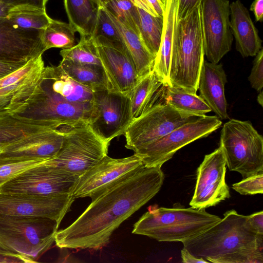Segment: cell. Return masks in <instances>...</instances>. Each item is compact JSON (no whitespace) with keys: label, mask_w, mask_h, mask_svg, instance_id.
I'll use <instances>...</instances> for the list:
<instances>
[{"label":"cell","mask_w":263,"mask_h":263,"mask_svg":"<svg viewBox=\"0 0 263 263\" xmlns=\"http://www.w3.org/2000/svg\"><path fill=\"white\" fill-rule=\"evenodd\" d=\"M164 179L161 167L144 165L121 176L91 196L90 204L78 218L57 232V246L102 249L120 224L159 192Z\"/></svg>","instance_id":"6da1fadb"},{"label":"cell","mask_w":263,"mask_h":263,"mask_svg":"<svg viewBox=\"0 0 263 263\" xmlns=\"http://www.w3.org/2000/svg\"><path fill=\"white\" fill-rule=\"evenodd\" d=\"M198 236L182 242L192 254L213 263H263V235L235 210Z\"/></svg>","instance_id":"7a4b0ae2"},{"label":"cell","mask_w":263,"mask_h":263,"mask_svg":"<svg viewBox=\"0 0 263 263\" xmlns=\"http://www.w3.org/2000/svg\"><path fill=\"white\" fill-rule=\"evenodd\" d=\"M201 4L175 25L169 72L171 87L196 93L204 61Z\"/></svg>","instance_id":"3957f363"},{"label":"cell","mask_w":263,"mask_h":263,"mask_svg":"<svg viewBox=\"0 0 263 263\" xmlns=\"http://www.w3.org/2000/svg\"><path fill=\"white\" fill-rule=\"evenodd\" d=\"M205 209L174 206L151 209L134 224L132 233L159 241H183L192 239L220 220Z\"/></svg>","instance_id":"277c9868"},{"label":"cell","mask_w":263,"mask_h":263,"mask_svg":"<svg viewBox=\"0 0 263 263\" xmlns=\"http://www.w3.org/2000/svg\"><path fill=\"white\" fill-rule=\"evenodd\" d=\"M60 224L53 219L0 214V246L35 258L54 242Z\"/></svg>","instance_id":"5b68a950"},{"label":"cell","mask_w":263,"mask_h":263,"mask_svg":"<svg viewBox=\"0 0 263 263\" xmlns=\"http://www.w3.org/2000/svg\"><path fill=\"white\" fill-rule=\"evenodd\" d=\"M219 146L230 171L243 178L263 172V137L250 121L231 119L224 123Z\"/></svg>","instance_id":"8992f818"},{"label":"cell","mask_w":263,"mask_h":263,"mask_svg":"<svg viewBox=\"0 0 263 263\" xmlns=\"http://www.w3.org/2000/svg\"><path fill=\"white\" fill-rule=\"evenodd\" d=\"M63 145L53 158L43 164L57 167L79 177L107 155L110 141L98 135L89 124L65 126Z\"/></svg>","instance_id":"52a82bcc"},{"label":"cell","mask_w":263,"mask_h":263,"mask_svg":"<svg viewBox=\"0 0 263 263\" xmlns=\"http://www.w3.org/2000/svg\"><path fill=\"white\" fill-rule=\"evenodd\" d=\"M200 117L176 110L159 99L157 93L148 107L132 121L125 130V146L135 152Z\"/></svg>","instance_id":"ba28073f"},{"label":"cell","mask_w":263,"mask_h":263,"mask_svg":"<svg viewBox=\"0 0 263 263\" xmlns=\"http://www.w3.org/2000/svg\"><path fill=\"white\" fill-rule=\"evenodd\" d=\"M222 125L216 116H203L186 123L161 138L135 152L147 167H159L177 151L199 139L206 137Z\"/></svg>","instance_id":"9c48e42d"},{"label":"cell","mask_w":263,"mask_h":263,"mask_svg":"<svg viewBox=\"0 0 263 263\" xmlns=\"http://www.w3.org/2000/svg\"><path fill=\"white\" fill-rule=\"evenodd\" d=\"M79 177L42 163L23 171L2 185L0 193L42 196L72 195Z\"/></svg>","instance_id":"30bf717a"},{"label":"cell","mask_w":263,"mask_h":263,"mask_svg":"<svg viewBox=\"0 0 263 263\" xmlns=\"http://www.w3.org/2000/svg\"><path fill=\"white\" fill-rule=\"evenodd\" d=\"M133 120L129 96L107 89L93 92V111L89 124L101 138L110 142L124 135Z\"/></svg>","instance_id":"8fae6325"},{"label":"cell","mask_w":263,"mask_h":263,"mask_svg":"<svg viewBox=\"0 0 263 263\" xmlns=\"http://www.w3.org/2000/svg\"><path fill=\"white\" fill-rule=\"evenodd\" d=\"M229 0H202L201 9L204 55L218 63L231 49L233 36L230 28Z\"/></svg>","instance_id":"7c38bea8"},{"label":"cell","mask_w":263,"mask_h":263,"mask_svg":"<svg viewBox=\"0 0 263 263\" xmlns=\"http://www.w3.org/2000/svg\"><path fill=\"white\" fill-rule=\"evenodd\" d=\"M92 111L93 102H69L41 86V91L34 103L21 115L44 121L52 127L59 128L89 124Z\"/></svg>","instance_id":"4fadbf2b"},{"label":"cell","mask_w":263,"mask_h":263,"mask_svg":"<svg viewBox=\"0 0 263 263\" xmlns=\"http://www.w3.org/2000/svg\"><path fill=\"white\" fill-rule=\"evenodd\" d=\"M226 162L219 146L205 155L197 170L194 195L190 202L194 209H206L230 197L226 183Z\"/></svg>","instance_id":"5bb4252c"},{"label":"cell","mask_w":263,"mask_h":263,"mask_svg":"<svg viewBox=\"0 0 263 263\" xmlns=\"http://www.w3.org/2000/svg\"><path fill=\"white\" fill-rule=\"evenodd\" d=\"M93 39L110 90L129 96L141 78L126 47L103 37Z\"/></svg>","instance_id":"9a60e30c"},{"label":"cell","mask_w":263,"mask_h":263,"mask_svg":"<svg viewBox=\"0 0 263 263\" xmlns=\"http://www.w3.org/2000/svg\"><path fill=\"white\" fill-rule=\"evenodd\" d=\"M74 200L71 194L42 196L0 193V214L48 218L60 225Z\"/></svg>","instance_id":"2e32d148"},{"label":"cell","mask_w":263,"mask_h":263,"mask_svg":"<svg viewBox=\"0 0 263 263\" xmlns=\"http://www.w3.org/2000/svg\"><path fill=\"white\" fill-rule=\"evenodd\" d=\"M143 164L136 154L123 158H112L107 155L80 176L72 196L74 199L91 197L128 172Z\"/></svg>","instance_id":"e0dca14e"},{"label":"cell","mask_w":263,"mask_h":263,"mask_svg":"<svg viewBox=\"0 0 263 263\" xmlns=\"http://www.w3.org/2000/svg\"><path fill=\"white\" fill-rule=\"evenodd\" d=\"M41 30L24 29L0 17V61L25 64L45 51Z\"/></svg>","instance_id":"ac0fdd59"},{"label":"cell","mask_w":263,"mask_h":263,"mask_svg":"<svg viewBox=\"0 0 263 263\" xmlns=\"http://www.w3.org/2000/svg\"><path fill=\"white\" fill-rule=\"evenodd\" d=\"M45 67L42 59L29 72L0 88V117L21 115L34 103L41 91Z\"/></svg>","instance_id":"d6986e66"},{"label":"cell","mask_w":263,"mask_h":263,"mask_svg":"<svg viewBox=\"0 0 263 263\" xmlns=\"http://www.w3.org/2000/svg\"><path fill=\"white\" fill-rule=\"evenodd\" d=\"M65 126L45 129L16 140L6 145L0 155L50 159L63 145Z\"/></svg>","instance_id":"ffe728a7"},{"label":"cell","mask_w":263,"mask_h":263,"mask_svg":"<svg viewBox=\"0 0 263 263\" xmlns=\"http://www.w3.org/2000/svg\"><path fill=\"white\" fill-rule=\"evenodd\" d=\"M227 82L222 64L204 60L198 81L199 96L220 120L229 118L224 95Z\"/></svg>","instance_id":"44dd1931"},{"label":"cell","mask_w":263,"mask_h":263,"mask_svg":"<svg viewBox=\"0 0 263 263\" xmlns=\"http://www.w3.org/2000/svg\"><path fill=\"white\" fill-rule=\"evenodd\" d=\"M230 28L236 50L242 57H254L262 48V40L248 9L240 0L230 5Z\"/></svg>","instance_id":"7402d4cb"},{"label":"cell","mask_w":263,"mask_h":263,"mask_svg":"<svg viewBox=\"0 0 263 263\" xmlns=\"http://www.w3.org/2000/svg\"><path fill=\"white\" fill-rule=\"evenodd\" d=\"M41 86L69 102L80 104L93 102L94 91L74 80L59 65L45 67Z\"/></svg>","instance_id":"603a6c76"},{"label":"cell","mask_w":263,"mask_h":263,"mask_svg":"<svg viewBox=\"0 0 263 263\" xmlns=\"http://www.w3.org/2000/svg\"><path fill=\"white\" fill-rule=\"evenodd\" d=\"M164 4L161 43L153 70L164 86H170V66L174 29L178 20V0H166Z\"/></svg>","instance_id":"cb8c5ba5"},{"label":"cell","mask_w":263,"mask_h":263,"mask_svg":"<svg viewBox=\"0 0 263 263\" xmlns=\"http://www.w3.org/2000/svg\"><path fill=\"white\" fill-rule=\"evenodd\" d=\"M105 9L120 34L135 65L138 74L141 78L153 70L155 58L147 49L139 34L105 7Z\"/></svg>","instance_id":"d4e9b609"},{"label":"cell","mask_w":263,"mask_h":263,"mask_svg":"<svg viewBox=\"0 0 263 263\" xmlns=\"http://www.w3.org/2000/svg\"><path fill=\"white\" fill-rule=\"evenodd\" d=\"M69 23L81 36L92 37L99 6L96 0H64Z\"/></svg>","instance_id":"484cf974"},{"label":"cell","mask_w":263,"mask_h":263,"mask_svg":"<svg viewBox=\"0 0 263 263\" xmlns=\"http://www.w3.org/2000/svg\"><path fill=\"white\" fill-rule=\"evenodd\" d=\"M50 128L47 122L19 115L0 117V144H8L22 137Z\"/></svg>","instance_id":"4316f807"},{"label":"cell","mask_w":263,"mask_h":263,"mask_svg":"<svg viewBox=\"0 0 263 263\" xmlns=\"http://www.w3.org/2000/svg\"><path fill=\"white\" fill-rule=\"evenodd\" d=\"M59 65L74 80L93 91L110 90L108 79L101 66L79 64L63 60Z\"/></svg>","instance_id":"83f0119b"},{"label":"cell","mask_w":263,"mask_h":263,"mask_svg":"<svg viewBox=\"0 0 263 263\" xmlns=\"http://www.w3.org/2000/svg\"><path fill=\"white\" fill-rule=\"evenodd\" d=\"M160 96L161 100L177 110L189 114L203 116L211 111L210 107L196 93L187 92L182 89L165 86Z\"/></svg>","instance_id":"f1b7e54d"},{"label":"cell","mask_w":263,"mask_h":263,"mask_svg":"<svg viewBox=\"0 0 263 263\" xmlns=\"http://www.w3.org/2000/svg\"><path fill=\"white\" fill-rule=\"evenodd\" d=\"M163 85L153 70L141 78L129 95L133 120L148 107Z\"/></svg>","instance_id":"f546056e"},{"label":"cell","mask_w":263,"mask_h":263,"mask_svg":"<svg viewBox=\"0 0 263 263\" xmlns=\"http://www.w3.org/2000/svg\"><path fill=\"white\" fill-rule=\"evenodd\" d=\"M76 29L69 24L51 19L45 29L41 30L40 37L46 51L52 48L68 49L75 45Z\"/></svg>","instance_id":"4dcf8cb0"},{"label":"cell","mask_w":263,"mask_h":263,"mask_svg":"<svg viewBox=\"0 0 263 263\" xmlns=\"http://www.w3.org/2000/svg\"><path fill=\"white\" fill-rule=\"evenodd\" d=\"M6 17L21 28L37 30L45 29L52 19L46 9L31 6L12 7Z\"/></svg>","instance_id":"1f68e13d"},{"label":"cell","mask_w":263,"mask_h":263,"mask_svg":"<svg viewBox=\"0 0 263 263\" xmlns=\"http://www.w3.org/2000/svg\"><path fill=\"white\" fill-rule=\"evenodd\" d=\"M137 9L140 36L147 49L155 58L161 43L163 17L153 16L138 7Z\"/></svg>","instance_id":"d6a6232c"},{"label":"cell","mask_w":263,"mask_h":263,"mask_svg":"<svg viewBox=\"0 0 263 263\" xmlns=\"http://www.w3.org/2000/svg\"><path fill=\"white\" fill-rule=\"evenodd\" d=\"M60 53L63 60L79 64L102 66L92 37L81 36L77 45L62 49Z\"/></svg>","instance_id":"836d02e7"},{"label":"cell","mask_w":263,"mask_h":263,"mask_svg":"<svg viewBox=\"0 0 263 263\" xmlns=\"http://www.w3.org/2000/svg\"><path fill=\"white\" fill-rule=\"evenodd\" d=\"M47 160L36 158L0 155V186L23 171Z\"/></svg>","instance_id":"e575fe53"},{"label":"cell","mask_w":263,"mask_h":263,"mask_svg":"<svg viewBox=\"0 0 263 263\" xmlns=\"http://www.w3.org/2000/svg\"><path fill=\"white\" fill-rule=\"evenodd\" d=\"M105 7L140 34L138 30L139 17L137 7L130 1L111 0Z\"/></svg>","instance_id":"d590c367"},{"label":"cell","mask_w":263,"mask_h":263,"mask_svg":"<svg viewBox=\"0 0 263 263\" xmlns=\"http://www.w3.org/2000/svg\"><path fill=\"white\" fill-rule=\"evenodd\" d=\"M99 36L124 44L120 34L108 17L105 7H103L99 8L96 26L92 37Z\"/></svg>","instance_id":"8d00e7d4"},{"label":"cell","mask_w":263,"mask_h":263,"mask_svg":"<svg viewBox=\"0 0 263 263\" xmlns=\"http://www.w3.org/2000/svg\"><path fill=\"white\" fill-rule=\"evenodd\" d=\"M232 188L241 195H255L263 193V172L243 178L233 184Z\"/></svg>","instance_id":"74e56055"},{"label":"cell","mask_w":263,"mask_h":263,"mask_svg":"<svg viewBox=\"0 0 263 263\" xmlns=\"http://www.w3.org/2000/svg\"><path fill=\"white\" fill-rule=\"evenodd\" d=\"M251 87L259 92L263 87V49L255 55L251 73L248 78Z\"/></svg>","instance_id":"f35d334b"},{"label":"cell","mask_w":263,"mask_h":263,"mask_svg":"<svg viewBox=\"0 0 263 263\" xmlns=\"http://www.w3.org/2000/svg\"><path fill=\"white\" fill-rule=\"evenodd\" d=\"M34 258L11 252L0 246V262H35Z\"/></svg>","instance_id":"ab89813d"},{"label":"cell","mask_w":263,"mask_h":263,"mask_svg":"<svg viewBox=\"0 0 263 263\" xmlns=\"http://www.w3.org/2000/svg\"><path fill=\"white\" fill-rule=\"evenodd\" d=\"M202 0H178L177 18L185 17L197 6L201 4Z\"/></svg>","instance_id":"60d3db41"},{"label":"cell","mask_w":263,"mask_h":263,"mask_svg":"<svg viewBox=\"0 0 263 263\" xmlns=\"http://www.w3.org/2000/svg\"><path fill=\"white\" fill-rule=\"evenodd\" d=\"M11 8L18 6H31L46 9L48 0H1Z\"/></svg>","instance_id":"b9f144b4"},{"label":"cell","mask_w":263,"mask_h":263,"mask_svg":"<svg viewBox=\"0 0 263 263\" xmlns=\"http://www.w3.org/2000/svg\"><path fill=\"white\" fill-rule=\"evenodd\" d=\"M247 220L254 231L258 234L263 235L262 211L247 216Z\"/></svg>","instance_id":"7bdbcfd3"},{"label":"cell","mask_w":263,"mask_h":263,"mask_svg":"<svg viewBox=\"0 0 263 263\" xmlns=\"http://www.w3.org/2000/svg\"><path fill=\"white\" fill-rule=\"evenodd\" d=\"M24 64V63H9L0 61V78L12 72Z\"/></svg>","instance_id":"ee69618b"},{"label":"cell","mask_w":263,"mask_h":263,"mask_svg":"<svg viewBox=\"0 0 263 263\" xmlns=\"http://www.w3.org/2000/svg\"><path fill=\"white\" fill-rule=\"evenodd\" d=\"M250 10L253 13L256 22L263 20V0H254L250 6Z\"/></svg>","instance_id":"f6af8a7d"},{"label":"cell","mask_w":263,"mask_h":263,"mask_svg":"<svg viewBox=\"0 0 263 263\" xmlns=\"http://www.w3.org/2000/svg\"><path fill=\"white\" fill-rule=\"evenodd\" d=\"M181 257L183 262L197 263L209 262L206 259L202 257H197L192 254L187 249L183 248L181 251Z\"/></svg>","instance_id":"bcb514c9"},{"label":"cell","mask_w":263,"mask_h":263,"mask_svg":"<svg viewBox=\"0 0 263 263\" xmlns=\"http://www.w3.org/2000/svg\"><path fill=\"white\" fill-rule=\"evenodd\" d=\"M133 3L136 7L144 10L150 14L155 16H159L147 0H133Z\"/></svg>","instance_id":"7dc6e473"},{"label":"cell","mask_w":263,"mask_h":263,"mask_svg":"<svg viewBox=\"0 0 263 263\" xmlns=\"http://www.w3.org/2000/svg\"><path fill=\"white\" fill-rule=\"evenodd\" d=\"M153 7L159 16L163 17L164 11V4L161 0H147Z\"/></svg>","instance_id":"c3c4849f"},{"label":"cell","mask_w":263,"mask_h":263,"mask_svg":"<svg viewBox=\"0 0 263 263\" xmlns=\"http://www.w3.org/2000/svg\"><path fill=\"white\" fill-rule=\"evenodd\" d=\"M10 8L0 0V17H6Z\"/></svg>","instance_id":"681fc988"},{"label":"cell","mask_w":263,"mask_h":263,"mask_svg":"<svg viewBox=\"0 0 263 263\" xmlns=\"http://www.w3.org/2000/svg\"><path fill=\"white\" fill-rule=\"evenodd\" d=\"M111 0H96L99 7H105Z\"/></svg>","instance_id":"f907efd6"},{"label":"cell","mask_w":263,"mask_h":263,"mask_svg":"<svg viewBox=\"0 0 263 263\" xmlns=\"http://www.w3.org/2000/svg\"><path fill=\"white\" fill-rule=\"evenodd\" d=\"M257 101L258 104L262 106L263 105V95H262V91H261L259 92L258 95L257 96Z\"/></svg>","instance_id":"816d5d0a"},{"label":"cell","mask_w":263,"mask_h":263,"mask_svg":"<svg viewBox=\"0 0 263 263\" xmlns=\"http://www.w3.org/2000/svg\"><path fill=\"white\" fill-rule=\"evenodd\" d=\"M7 144H0V154L2 153L4 147Z\"/></svg>","instance_id":"f5cc1de1"},{"label":"cell","mask_w":263,"mask_h":263,"mask_svg":"<svg viewBox=\"0 0 263 263\" xmlns=\"http://www.w3.org/2000/svg\"><path fill=\"white\" fill-rule=\"evenodd\" d=\"M162 2L163 3V4H164V3L165 2L166 0H161Z\"/></svg>","instance_id":"db71d44e"},{"label":"cell","mask_w":263,"mask_h":263,"mask_svg":"<svg viewBox=\"0 0 263 263\" xmlns=\"http://www.w3.org/2000/svg\"><path fill=\"white\" fill-rule=\"evenodd\" d=\"M129 1H130L133 3V0H129Z\"/></svg>","instance_id":"11a10c76"}]
</instances>
